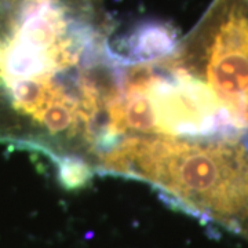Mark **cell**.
<instances>
[{"label":"cell","mask_w":248,"mask_h":248,"mask_svg":"<svg viewBox=\"0 0 248 248\" xmlns=\"http://www.w3.org/2000/svg\"><path fill=\"white\" fill-rule=\"evenodd\" d=\"M104 0H0V143L51 160L68 189L95 175L124 60Z\"/></svg>","instance_id":"1"},{"label":"cell","mask_w":248,"mask_h":248,"mask_svg":"<svg viewBox=\"0 0 248 248\" xmlns=\"http://www.w3.org/2000/svg\"><path fill=\"white\" fill-rule=\"evenodd\" d=\"M149 184L171 205L248 240V142L128 135L102 153L95 175Z\"/></svg>","instance_id":"2"},{"label":"cell","mask_w":248,"mask_h":248,"mask_svg":"<svg viewBox=\"0 0 248 248\" xmlns=\"http://www.w3.org/2000/svg\"><path fill=\"white\" fill-rule=\"evenodd\" d=\"M167 58L211 94L234 133H247L248 0H213Z\"/></svg>","instance_id":"3"}]
</instances>
